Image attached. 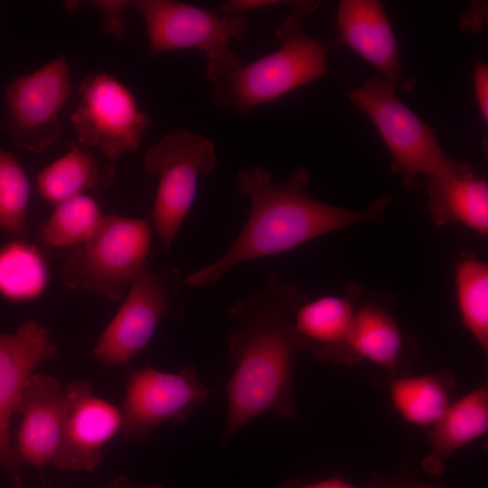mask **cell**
<instances>
[{
	"instance_id": "obj_1",
	"label": "cell",
	"mask_w": 488,
	"mask_h": 488,
	"mask_svg": "<svg viewBox=\"0 0 488 488\" xmlns=\"http://www.w3.org/2000/svg\"><path fill=\"white\" fill-rule=\"evenodd\" d=\"M305 299L296 282L272 271L229 310L227 343L234 371L224 386L228 412L221 446L263 414L296 418L293 370L305 349L293 314Z\"/></svg>"
},
{
	"instance_id": "obj_2",
	"label": "cell",
	"mask_w": 488,
	"mask_h": 488,
	"mask_svg": "<svg viewBox=\"0 0 488 488\" xmlns=\"http://www.w3.org/2000/svg\"><path fill=\"white\" fill-rule=\"evenodd\" d=\"M237 176V192L250 203L247 222L221 258L186 277L189 286H211L240 263L293 250L355 224L382 221L391 202L389 195H382L365 209L349 210L319 202L305 190L310 182L305 168L295 170L282 183L258 165L239 170Z\"/></svg>"
},
{
	"instance_id": "obj_3",
	"label": "cell",
	"mask_w": 488,
	"mask_h": 488,
	"mask_svg": "<svg viewBox=\"0 0 488 488\" xmlns=\"http://www.w3.org/2000/svg\"><path fill=\"white\" fill-rule=\"evenodd\" d=\"M318 2L296 1L276 32L279 48L260 59L241 64L236 54L208 63L214 104L237 112H248L329 74V46L311 37L303 21Z\"/></svg>"
},
{
	"instance_id": "obj_4",
	"label": "cell",
	"mask_w": 488,
	"mask_h": 488,
	"mask_svg": "<svg viewBox=\"0 0 488 488\" xmlns=\"http://www.w3.org/2000/svg\"><path fill=\"white\" fill-rule=\"evenodd\" d=\"M151 240L147 220L105 216L89 239L69 251L62 267L64 281L70 288L117 302L145 267Z\"/></svg>"
},
{
	"instance_id": "obj_5",
	"label": "cell",
	"mask_w": 488,
	"mask_h": 488,
	"mask_svg": "<svg viewBox=\"0 0 488 488\" xmlns=\"http://www.w3.org/2000/svg\"><path fill=\"white\" fill-rule=\"evenodd\" d=\"M349 98L370 117L392 155L391 170L405 186H416L420 175L442 173L456 163L443 150L434 128L402 103L381 77L371 78Z\"/></svg>"
},
{
	"instance_id": "obj_6",
	"label": "cell",
	"mask_w": 488,
	"mask_h": 488,
	"mask_svg": "<svg viewBox=\"0 0 488 488\" xmlns=\"http://www.w3.org/2000/svg\"><path fill=\"white\" fill-rule=\"evenodd\" d=\"M216 164L212 142L185 128L166 134L145 152V172L159 174L151 216L166 251L194 202L199 177Z\"/></svg>"
},
{
	"instance_id": "obj_7",
	"label": "cell",
	"mask_w": 488,
	"mask_h": 488,
	"mask_svg": "<svg viewBox=\"0 0 488 488\" xmlns=\"http://www.w3.org/2000/svg\"><path fill=\"white\" fill-rule=\"evenodd\" d=\"M181 277L174 267H145L134 278L128 294L98 340L92 354L103 365L126 366L150 343L166 316L179 318Z\"/></svg>"
},
{
	"instance_id": "obj_8",
	"label": "cell",
	"mask_w": 488,
	"mask_h": 488,
	"mask_svg": "<svg viewBox=\"0 0 488 488\" xmlns=\"http://www.w3.org/2000/svg\"><path fill=\"white\" fill-rule=\"evenodd\" d=\"M79 94L80 104L70 116L78 144L99 146L111 162L139 148L152 121L122 82L114 75L91 74L81 82Z\"/></svg>"
},
{
	"instance_id": "obj_9",
	"label": "cell",
	"mask_w": 488,
	"mask_h": 488,
	"mask_svg": "<svg viewBox=\"0 0 488 488\" xmlns=\"http://www.w3.org/2000/svg\"><path fill=\"white\" fill-rule=\"evenodd\" d=\"M132 5L145 18L149 56L198 49L208 63L218 61L234 53L230 41L241 39L248 30L243 14L224 15L174 0H136Z\"/></svg>"
},
{
	"instance_id": "obj_10",
	"label": "cell",
	"mask_w": 488,
	"mask_h": 488,
	"mask_svg": "<svg viewBox=\"0 0 488 488\" xmlns=\"http://www.w3.org/2000/svg\"><path fill=\"white\" fill-rule=\"evenodd\" d=\"M211 389L198 378L196 367L186 364L178 373L151 366L130 371L120 408L122 439H145L165 422L185 424Z\"/></svg>"
},
{
	"instance_id": "obj_11",
	"label": "cell",
	"mask_w": 488,
	"mask_h": 488,
	"mask_svg": "<svg viewBox=\"0 0 488 488\" xmlns=\"http://www.w3.org/2000/svg\"><path fill=\"white\" fill-rule=\"evenodd\" d=\"M71 94L70 67L63 55L14 79L5 95L9 128L17 145L35 153L52 146L64 129L59 112Z\"/></svg>"
},
{
	"instance_id": "obj_12",
	"label": "cell",
	"mask_w": 488,
	"mask_h": 488,
	"mask_svg": "<svg viewBox=\"0 0 488 488\" xmlns=\"http://www.w3.org/2000/svg\"><path fill=\"white\" fill-rule=\"evenodd\" d=\"M56 354L50 332L35 320L24 321L14 333L0 332V467L14 488L22 485L23 462L10 444V419L34 368Z\"/></svg>"
},
{
	"instance_id": "obj_13",
	"label": "cell",
	"mask_w": 488,
	"mask_h": 488,
	"mask_svg": "<svg viewBox=\"0 0 488 488\" xmlns=\"http://www.w3.org/2000/svg\"><path fill=\"white\" fill-rule=\"evenodd\" d=\"M69 407L61 442L52 464L62 471H94L102 449L122 425L120 408L98 398L88 380L66 387Z\"/></svg>"
},
{
	"instance_id": "obj_14",
	"label": "cell",
	"mask_w": 488,
	"mask_h": 488,
	"mask_svg": "<svg viewBox=\"0 0 488 488\" xmlns=\"http://www.w3.org/2000/svg\"><path fill=\"white\" fill-rule=\"evenodd\" d=\"M68 407L66 388L57 379L44 374H32L28 378L16 408L23 419L14 450L23 463L39 469L52 464L61 442Z\"/></svg>"
},
{
	"instance_id": "obj_15",
	"label": "cell",
	"mask_w": 488,
	"mask_h": 488,
	"mask_svg": "<svg viewBox=\"0 0 488 488\" xmlns=\"http://www.w3.org/2000/svg\"><path fill=\"white\" fill-rule=\"evenodd\" d=\"M337 23L341 43L375 67L383 80L396 90L414 89L416 81L402 72L397 41L380 1H340Z\"/></svg>"
},
{
	"instance_id": "obj_16",
	"label": "cell",
	"mask_w": 488,
	"mask_h": 488,
	"mask_svg": "<svg viewBox=\"0 0 488 488\" xmlns=\"http://www.w3.org/2000/svg\"><path fill=\"white\" fill-rule=\"evenodd\" d=\"M360 286L350 283L343 295L305 298L295 309V330L305 351L317 360L342 365L358 362L351 350L350 338Z\"/></svg>"
},
{
	"instance_id": "obj_17",
	"label": "cell",
	"mask_w": 488,
	"mask_h": 488,
	"mask_svg": "<svg viewBox=\"0 0 488 488\" xmlns=\"http://www.w3.org/2000/svg\"><path fill=\"white\" fill-rule=\"evenodd\" d=\"M383 301V295L360 286L350 346L357 361L367 360L400 376L415 354L414 345Z\"/></svg>"
},
{
	"instance_id": "obj_18",
	"label": "cell",
	"mask_w": 488,
	"mask_h": 488,
	"mask_svg": "<svg viewBox=\"0 0 488 488\" xmlns=\"http://www.w3.org/2000/svg\"><path fill=\"white\" fill-rule=\"evenodd\" d=\"M428 211L434 224L459 222L481 236L488 233V183L467 163H455L428 176Z\"/></svg>"
},
{
	"instance_id": "obj_19",
	"label": "cell",
	"mask_w": 488,
	"mask_h": 488,
	"mask_svg": "<svg viewBox=\"0 0 488 488\" xmlns=\"http://www.w3.org/2000/svg\"><path fill=\"white\" fill-rule=\"evenodd\" d=\"M488 432V387L483 384L453 401L441 418L430 427L429 453L421 463L429 475L445 470L446 461L455 451Z\"/></svg>"
},
{
	"instance_id": "obj_20",
	"label": "cell",
	"mask_w": 488,
	"mask_h": 488,
	"mask_svg": "<svg viewBox=\"0 0 488 488\" xmlns=\"http://www.w3.org/2000/svg\"><path fill=\"white\" fill-rule=\"evenodd\" d=\"M37 174L36 186L43 200L57 205L71 197L89 192H105L111 185L115 168L111 161L78 143Z\"/></svg>"
},
{
	"instance_id": "obj_21",
	"label": "cell",
	"mask_w": 488,
	"mask_h": 488,
	"mask_svg": "<svg viewBox=\"0 0 488 488\" xmlns=\"http://www.w3.org/2000/svg\"><path fill=\"white\" fill-rule=\"evenodd\" d=\"M454 385L453 374L444 370L430 374L393 377L388 390L393 408L404 421L430 428L452 404Z\"/></svg>"
},
{
	"instance_id": "obj_22",
	"label": "cell",
	"mask_w": 488,
	"mask_h": 488,
	"mask_svg": "<svg viewBox=\"0 0 488 488\" xmlns=\"http://www.w3.org/2000/svg\"><path fill=\"white\" fill-rule=\"evenodd\" d=\"M50 279L47 260L33 244L14 239L0 248V296L10 302L38 299Z\"/></svg>"
},
{
	"instance_id": "obj_23",
	"label": "cell",
	"mask_w": 488,
	"mask_h": 488,
	"mask_svg": "<svg viewBox=\"0 0 488 488\" xmlns=\"http://www.w3.org/2000/svg\"><path fill=\"white\" fill-rule=\"evenodd\" d=\"M455 298L462 324L488 354V265L473 253L455 264Z\"/></svg>"
},
{
	"instance_id": "obj_24",
	"label": "cell",
	"mask_w": 488,
	"mask_h": 488,
	"mask_svg": "<svg viewBox=\"0 0 488 488\" xmlns=\"http://www.w3.org/2000/svg\"><path fill=\"white\" fill-rule=\"evenodd\" d=\"M104 217L93 198L77 195L55 205L52 215L41 226L40 237L52 248H74L93 236Z\"/></svg>"
},
{
	"instance_id": "obj_25",
	"label": "cell",
	"mask_w": 488,
	"mask_h": 488,
	"mask_svg": "<svg viewBox=\"0 0 488 488\" xmlns=\"http://www.w3.org/2000/svg\"><path fill=\"white\" fill-rule=\"evenodd\" d=\"M30 183L16 156L0 148V231L23 234L27 230Z\"/></svg>"
},
{
	"instance_id": "obj_26",
	"label": "cell",
	"mask_w": 488,
	"mask_h": 488,
	"mask_svg": "<svg viewBox=\"0 0 488 488\" xmlns=\"http://www.w3.org/2000/svg\"><path fill=\"white\" fill-rule=\"evenodd\" d=\"M103 12V30L120 39L124 33L122 12L128 5L127 1H94Z\"/></svg>"
},
{
	"instance_id": "obj_27",
	"label": "cell",
	"mask_w": 488,
	"mask_h": 488,
	"mask_svg": "<svg viewBox=\"0 0 488 488\" xmlns=\"http://www.w3.org/2000/svg\"><path fill=\"white\" fill-rule=\"evenodd\" d=\"M363 488H441L438 485L424 483L409 474H399L389 477L374 476Z\"/></svg>"
},
{
	"instance_id": "obj_28",
	"label": "cell",
	"mask_w": 488,
	"mask_h": 488,
	"mask_svg": "<svg viewBox=\"0 0 488 488\" xmlns=\"http://www.w3.org/2000/svg\"><path fill=\"white\" fill-rule=\"evenodd\" d=\"M474 87L476 101L483 119L488 121V67L481 61L474 63Z\"/></svg>"
},
{
	"instance_id": "obj_29",
	"label": "cell",
	"mask_w": 488,
	"mask_h": 488,
	"mask_svg": "<svg viewBox=\"0 0 488 488\" xmlns=\"http://www.w3.org/2000/svg\"><path fill=\"white\" fill-rule=\"evenodd\" d=\"M277 488H361L346 480L333 476L318 482H305L301 479L286 480ZM363 488V487H362Z\"/></svg>"
},
{
	"instance_id": "obj_30",
	"label": "cell",
	"mask_w": 488,
	"mask_h": 488,
	"mask_svg": "<svg viewBox=\"0 0 488 488\" xmlns=\"http://www.w3.org/2000/svg\"><path fill=\"white\" fill-rule=\"evenodd\" d=\"M107 488H165L160 483H150L136 485L133 483L127 476H118L115 478Z\"/></svg>"
}]
</instances>
